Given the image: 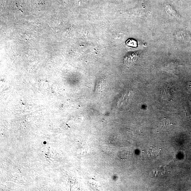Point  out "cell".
<instances>
[{"mask_svg":"<svg viewBox=\"0 0 191 191\" xmlns=\"http://www.w3.org/2000/svg\"><path fill=\"white\" fill-rule=\"evenodd\" d=\"M126 44L127 45L129 46L135 47L137 46L136 42L133 40L127 41Z\"/></svg>","mask_w":191,"mask_h":191,"instance_id":"8992f818","label":"cell"},{"mask_svg":"<svg viewBox=\"0 0 191 191\" xmlns=\"http://www.w3.org/2000/svg\"><path fill=\"white\" fill-rule=\"evenodd\" d=\"M138 55L135 53L128 54L125 56L124 62L126 66L131 67L138 60Z\"/></svg>","mask_w":191,"mask_h":191,"instance_id":"7a4b0ae2","label":"cell"},{"mask_svg":"<svg viewBox=\"0 0 191 191\" xmlns=\"http://www.w3.org/2000/svg\"><path fill=\"white\" fill-rule=\"evenodd\" d=\"M105 79L103 78H99L96 81L95 90L96 92L99 94L104 90L105 87Z\"/></svg>","mask_w":191,"mask_h":191,"instance_id":"3957f363","label":"cell"},{"mask_svg":"<svg viewBox=\"0 0 191 191\" xmlns=\"http://www.w3.org/2000/svg\"><path fill=\"white\" fill-rule=\"evenodd\" d=\"M165 9L167 14L173 18H177L178 16L176 11L170 6L169 5L166 6Z\"/></svg>","mask_w":191,"mask_h":191,"instance_id":"5b68a950","label":"cell"},{"mask_svg":"<svg viewBox=\"0 0 191 191\" xmlns=\"http://www.w3.org/2000/svg\"><path fill=\"white\" fill-rule=\"evenodd\" d=\"M161 97L163 100L169 102L172 100V94L170 87L167 85H164L161 89Z\"/></svg>","mask_w":191,"mask_h":191,"instance_id":"6da1fadb","label":"cell"},{"mask_svg":"<svg viewBox=\"0 0 191 191\" xmlns=\"http://www.w3.org/2000/svg\"><path fill=\"white\" fill-rule=\"evenodd\" d=\"M184 114H185V116L188 119L191 118V115L190 112L188 109L187 107H185L184 109Z\"/></svg>","mask_w":191,"mask_h":191,"instance_id":"52a82bcc","label":"cell"},{"mask_svg":"<svg viewBox=\"0 0 191 191\" xmlns=\"http://www.w3.org/2000/svg\"><path fill=\"white\" fill-rule=\"evenodd\" d=\"M178 66V63L177 62L172 61L169 62L164 66V69L169 72L175 71Z\"/></svg>","mask_w":191,"mask_h":191,"instance_id":"277c9868","label":"cell"}]
</instances>
